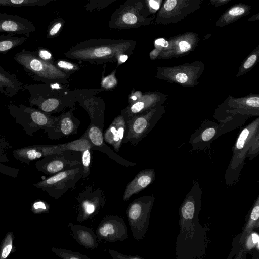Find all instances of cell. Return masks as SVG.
Masks as SVG:
<instances>
[{"instance_id": "obj_1", "label": "cell", "mask_w": 259, "mask_h": 259, "mask_svg": "<svg viewBox=\"0 0 259 259\" xmlns=\"http://www.w3.org/2000/svg\"><path fill=\"white\" fill-rule=\"evenodd\" d=\"M202 190L198 182L193 183L179 208L180 232L176 242L178 259H199L208 247V226L199 222Z\"/></svg>"}, {"instance_id": "obj_2", "label": "cell", "mask_w": 259, "mask_h": 259, "mask_svg": "<svg viewBox=\"0 0 259 259\" xmlns=\"http://www.w3.org/2000/svg\"><path fill=\"white\" fill-rule=\"evenodd\" d=\"M137 41L131 39H91L78 42L66 52L65 56L73 60L93 64L117 62L119 56H131Z\"/></svg>"}, {"instance_id": "obj_3", "label": "cell", "mask_w": 259, "mask_h": 259, "mask_svg": "<svg viewBox=\"0 0 259 259\" xmlns=\"http://www.w3.org/2000/svg\"><path fill=\"white\" fill-rule=\"evenodd\" d=\"M233 155L225 172L226 183L231 186L239 180L246 158L253 159L259 152V118L240 132L233 149Z\"/></svg>"}, {"instance_id": "obj_4", "label": "cell", "mask_w": 259, "mask_h": 259, "mask_svg": "<svg viewBox=\"0 0 259 259\" xmlns=\"http://www.w3.org/2000/svg\"><path fill=\"white\" fill-rule=\"evenodd\" d=\"M14 59L34 80L48 84L65 83L69 77L54 63L40 59L35 51L23 49L15 55Z\"/></svg>"}, {"instance_id": "obj_5", "label": "cell", "mask_w": 259, "mask_h": 259, "mask_svg": "<svg viewBox=\"0 0 259 259\" xmlns=\"http://www.w3.org/2000/svg\"><path fill=\"white\" fill-rule=\"evenodd\" d=\"M155 17L144 0H126L110 16L108 27L118 30L137 28L152 24Z\"/></svg>"}, {"instance_id": "obj_6", "label": "cell", "mask_w": 259, "mask_h": 259, "mask_svg": "<svg viewBox=\"0 0 259 259\" xmlns=\"http://www.w3.org/2000/svg\"><path fill=\"white\" fill-rule=\"evenodd\" d=\"M8 108L16 123L21 125L25 133L29 136L40 129L55 130L57 127L58 118L32 106L9 105Z\"/></svg>"}, {"instance_id": "obj_7", "label": "cell", "mask_w": 259, "mask_h": 259, "mask_svg": "<svg viewBox=\"0 0 259 259\" xmlns=\"http://www.w3.org/2000/svg\"><path fill=\"white\" fill-rule=\"evenodd\" d=\"M165 112V106L161 105L125 120L127 127L122 142L131 145L138 144L151 132Z\"/></svg>"}, {"instance_id": "obj_8", "label": "cell", "mask_w": 259, "mask_h": 259, "mask_svg": "<svg viewBox=\"0 0 259 259\" xmlns=\"http://www.w3.org/2000/svg\"><path fill=\"white\" fill-rule=\"evenodd\" d=\"M204 70V64L197 60L177 66L158 67L155 77L170 83L193 87L199 83Z\"/></svg>"}, {"instance_id": "obj_9", "label": "cell", "mask_w": 259, "mask_h": 259, "mask_svg": "<svg viewBox=\"0 0 259 259\" xmlns=\"http://www.w3.org/2000/svg\"><path fill=\"white\" fill-rule=\"evenodd\" d=\"M223 114L224 117L220 120L223 123H233L238 116H244L248 118L252 116L259 115V97L258 94H250L241 98H234L229 96L215 111V115Z\"/></svg>"}, {"instance_id": "obj_10", "label": "cell", "mask_w": 259, "mask_h": 259, "mask_svg": "<svg viewBox=\"0 0 259 259\" xmlns=\"http://www.w3.org/2000/svg\"><path fill=\"white\" fill-rule=\"evenodd\" d=\"M83 168L80 164L69 169L53 175L34 184V186L46 191L55 199H58L68 190L74 188L82 178Z\"/></svg>"}, {"instance_id": "obj_11", "label": "cell", "mask_w": 259, "mask_h": 259, "mask_svg": "<svg viewBox=\"0 0 259 259\" xmlns=\"http://www.w3.org/2000/svg\"><path fill=\"white\" fill-rule=\"evenodd\" d=\"M155 200L153 195H145L134 200L127 209L126 214L133 237L141 240L147 232Z\"/></svg>"}, {"instance_id": "obj_12", "label": "cell", "mask_w": 259, "mask_h": 259, "mask_svg": "<svg viewBox=\"0 0 259 259\" xmlns=\"http://www.w3.org/2000/svg\"><path fill=\"white\" fill-rule=\"evenodd\" d=\"M203 0H164L155 17L156 22L166 25L182 21L198 10Z\"/></svg>"}, {"instance_id": "obj_13", "label": "cell", "mask_w": 259, "mask_h": 259, "mask_svg": "<svg viewBox=\"0 0 259 259\" xmlns=\"http://www.w3.org/2000/svg\"><path fill=\"white\" fill-rule=\"evenodd\" d=\"M76 202L78 211L76 219L82 222L96 215L105 204L106 199L100 188L95 189L89 185L79 193Z\"/></svg>"}, {"instance_id": "obj_14", "label": "cell", "mask_w": 259, "mask_h": 259, "mask_svg": "<svg viewBox=\"0 0 259 259\" xmlns=\"http://www.w3.org/2000/svg\"><path fill=\"white\" fill-rule=\"evenodd\" d=\"M168 45L158 57L168 59L185 56L194 50L199 41L198 34L192 32H185L168 39Z\"/></svg>"}, {"instance_id": "obj_15", "label": "cell", "mask_w": 259, "mask_h": 259, "mask_svg": "<svg viewBox=\"0 0 259 259\" xmlns=\"http://www.w3.org/2000/svg\"><path fill=\"white\" fill-rule=\"evenodd\" d=\"M96 235L100 240L109 242L123 241L128 237L127 228L122 218L108 215L98 225Z\"/></svg>"}, {"instance_id": "obj_16", "label": "cell", "mask_w": 259, "mask_h": 259, "mask_svg": "<svg viewBox=\"0 0 259 259\" xmlns=\"http://www.w3.org/2000/svg\"><path fill=\"white\" fill-rule=\"evenodd\" d=\"M229 128L225 124H217L211 121L201 124L198 130L191 136L189 143L192 150H203L209 147L210 144Z\"/></svg>"}, {"instance_id": "obj_17", "label": "cell", "mask_w": 259, "mask_h": 259, "mask_svg": "<svg viewBox=\"0 0 259 259\" xmlns=\"http://www.w3.org/2000/svg\"><path fill=\"white\" fill-rule=\"evenodd\" d=\"M64 152L48 155L38 160L36 162L37 169L47 175H54L81 164L79 157L70 158Z\"/></svg>"}, {"instance_id": "obj_18", "label": "cell", "mask_w": 259, "mask_h": 259, "mask_svg": "<svg viewBox=\"0 0 259 259\" xmlns=\"http://www.w3.org/2000/svg\"><path fill=\"white\" fill-rule=\"evenodd\" d=\"M167 95L158 92H148L142 95L136 102L130 104L121 111L125 120L144 111L163 105L167 100Z\"/></svg>"}, {"instance_id": "obj_19", "label": "cell", "mask_w": 259, "mask_h": 259, "mask_svg": "<svg viewBox=\"0 0 259 259\" xmlns=\"http://www.w3.org/2000/svg\"><path fill=\"white\" fill-rule=\"evenodd\" d=\"M65 151H67L66 143L53 145H35L27 146L15 149L13 153L16 159L28 164L36 159Z\"/></svg>"}, {"instance_id": "obj_20", "label": "cell", "mask_w": 259, "mask_h": 259, "mask_svg": "<svg viewBox=\"0 0 259 259\" xmlns=\"http://www.w3.org/2000/svg\"><path fill=\"white\" fill-rule=\"evenodd\" d=\"M36 30V27L26 18L0 13V32L21 34L28 37Z\"/></svg>"}, {"instance_id": "obj_21", "label": "cell", "mask_w": 259, "mask_h": 259, "mask_svg": "<svg viewBox=\"0 0 259 259\" xmlns=\"http://www.w3.org/2000/svg\"><path fill=\"white\" fill-rule=\"evenodd\" d=\"M155 178V171L152 168L140 171L127 185L122 199L128 201L136 194L151 184Z\"/></svg>"}, {"instance_id": "obj_22", "label": "cell", "mask_w": 259, "mask_h": 259, "mask_svg": "<svg viewBox=\"0 0 259 259\" xmlns=\"http://www.w3.org/2000/svg\"><path fill=\"white\" fill-rule=\"evenodd\" d=\"M259 236L258 233L253 230L240 244L232 243V249L228 258L235 255V258H246L248 253L252 254L255 257V252L258 253Z\"/></svg>"}, {"instance_id": "obj_23", "label": "cell", "mask_w": 259, "mask_h": 259, "mask_svg": "<svg viewBox=\"0 0 259 259\" xmlns=\"http://www.w3.org/2000/svg\"><path fill=\"white\" fill-rule=\"evenodd\" d=\"M126 121L120 114L116 117L106 131L104 139L118 152L126 131Z\"/></svg>"}, {"instance_id": "obj_24", "label": "cell", "mask_w": 259, "mask_h": 259, "mask_svg": "<svg viewBox=\"0 0 259 259\" xmlns=\"http://www.w3.org/2000/svg\"><path fill=\"white\" fill-rule=\"evenodd\" d=\"M67 226L75 241L82 246L91 249L98 247L97 237L93 230L86 226L69 223Z\"/></svg>"}, {"instance_id": "obj_25", "label": "cell", "mask_w": 259, "mask_h": 259, "mask_svg": "<svg viewBox=\"0 0 259 259\" xmlns=\"http://www.w3.org/2000/svg\"><path fill=\"white\" fill-rule=\"evenodd\" d=\"M251 7L248 5L238 3L229 8L218 19L217 27H224L231 24L249 14Z\"/></svg>"}, {"instance_id": "obj_26", "label": "cell", "mask_w": 259, "mask_h": 259, "mask_svg": "<svg viewBox=\"0 0 259 259\" xmlns=\"http://www.w3.org/2000/svg\"><path fill=\"white\" fill-rule=\"evenodd\" d=\"M20 90H24L23 84L18 80L17 75L0 66V92L7 97H13Z\"/></svg>"}, {"instance_id": "obj_27", "label": "cell", "mask_w": 259, "mask_h": 259, "mask_svg": "<svg viewBox=\"0 0 259 259\" xmlns=\"http://www.w3.org/2000/svg\"><path fill=\"white\" fill-rule=\"evenodd\" d=\"M259 227V196L256 199L251 211L247 219L241 233L233 239L232 243L240 244L245 237L254 229Z\"/></svg>"}, {"instance_id": "obj_28", "label": "cell", "mask_w": 259, "mask_h": 259, "mask_svg": "<svg viewBox=\"0 0 259 259\" xmlns=\"http://www.w3.org/2000/svg\"><path fill=\"white\" fill-rule=\"evenodd\" d=\"M27 40V37L14 36L12 34L0 35V53L6 54Z\"/></svg>"}, {"instance_id": "obj_29", "label": "cell", "mask_w": 259, "mask_h": 259, "mask_svg": "<svg viewBox=\"0 0 259 259\" xmlns=\"http://www.w3.org/2000/svg\"><path fill=\"white\" fill-rule=\"evenodd\" d=\"M58 0H0V6L33 7L44 6Z\"/></svg>"}, {"instance_id": "obj_30", "label": "cell", "mask_w": 259, "mask_h": 259, "mask_svg": "<svg viewBox=\"0 0 259 259\" xmlns=\"http://www.w3.org/2000/svg\"><path fill=\"white\" fill-rule=\"evenodd\" d=\"M258 58L259 46L258 45L242 62L236 76L243 75L248 72L257 63Z\"/></svg>"}, {"instance_id": "obj_31", "label": "cell", "mask_w": 259, "mask_h": 259, "mask_svg": "<svg viewBox=\"0 0 259 259\" xmlns=\"http://www.w3.org/2000/svg\"><path fill=\"white\" fill-rule=\"evenodd\" d=\"M87 138L93 147H101L104 145V137L100 127L93 125L88 130ZM92 147V148H93Z\"/></svg>"}, {"instance_id": "obj_32", "label": "cell", "mask_w": 259, "mask_h": 259, "mask_svg": "<svg viewBox=\"0 0 259 259\" xmlns=\"http://www.w3.org/2000/svg\"><path fill=\"white\" fill-rule=\"evenodd\" d=\"M67 151L81 152L86 149H91L93 145L87 136L79 139L66 143Z\"/></svg>"}, {"instance_id": "obj_33", "label": "cell", "mask_w": 259, "mask_h": 259, "mask_svg": "<svg viewBox=\"0 0 259 259\" xmlns=\"http://www.w3.org/2000/svg\"><path fill=\"white\" fill-rule=\"evenodd\" d=\"M60 104V100L56 97H54L42 101L35 106L38 109L49 114L56 111Z\"/></svg>"}, {"instance_id": "obj_34", "label": "cell", "mask_w": 259, "mask_h": 259, "mask_svg": "<svg viewBox=\"0 0 259 259\" xmlns=\"http://www.w3.org/2000/svg\"><path fill=\"white\" fill-rule=\"evenodd\" d=\"M85 9L88 12L103 10L117 0H84Z\"/></svg>"}, {"instance_id": "obj_35", "label": "cell", "mask_w": 259, "mask_h": 259, "mask_svg": "<svg viewBox=\"0 0 259 259\" xmlns=\"http://www.w3.org/2000/svg\"><path fill=\"white\" fill-rule=\"evenodd\" d=\"M13 239V232L7 233L0 247V259H6L9 255L12 249Z\"/></svg>"}, {"instance_id": "obj_36", "label": "cell", "mask_w": 259, "mask_h": 259, "mask_svg": "<svg viewBox=\"0 0 259 259\" xmlns=\"http://www.w3.org/2000/svg\"><path fill=\"white\" fill-rule=\"evenodd\" d=\"M65 23V21L61 18L53 20L48 28L47 37L54 38L57 37L62 30Z\"/></svg>"}, {"instance_id": "obj_37", "label": "cell", "mask_w": 259, "mask_h": 259, "mask_svg": "<svg viewBox=\"0 0 259 259\" xmlns=\"http://www.w3.org/2000/svg\"><path fill=\"white\" fill-rule=\"evenodd\" d=\"M64 135H69L74 133L75 127L71 118L69 115H64L58 119L57 127Z\"/></svg>"}, {"instance_id": "obj_38", "label": "cell", "mask_w": 259, "mask_h": 259, "mask_svg": "<svg viewBox=\"0 0 259 259\" xmlns=\"http://www.w3.org/2000/svg\"><path fill=\"white\" fill-rule=\"evenodd\" d=\"M52 250L58 256L63 259H90L88 256L79 252L68 249L53 247Z\"/></svg>"}, {"instance_id": "obj_39", "label": "cell", "mask_w": 259, "mask_h": 259, "mask_svg": "<svg viewBox=\"0 0 259 259\" xmlns=\"http://www.w3.org/2000/svg\"><path fill=\"white\" fill-rule=\"evenodd\" d=\"M168 45V39L164 38H158L155 40L154 42V49H153L149 53V56L151 60H154L158 58V57L161 52Z\"/></svg>"}, {"instance_id": "obj_40", "label": "cell", "mask_w": 259, "mask_h": 259, "mask_svg": "<svg viewBox=\"0 0 259 259\" xmlns=\"http://www.w3.org/2000/svg\"><path fill=\"white\" fill-rule=\"evenodd\" d=\"M81 152V164L83 168L82 178H86L90 173L91 160V149H88Z\"/></svg>"}, {"instance_id": "obj_41", "label": "cell", "mask_w": 259, "mask_h": 259, "mask_svg": "<svg viewBox=\"0 0 259 259\" xmlns=\"http://www.w3.org/2000/svg\"><path fill=\"white\" fill-rule=\"evenodd\" d=\"M50 208V206L47 202L37 200L32 204L31 210L34 214L48 213Z\"/></svg>"}, {"instance_id": "obj_42", "label": "cell", "mask_w": 259, "mask_h": 259, "mask_svg": "<svg viewBox=\"0 0 259 259\" xmlns=\"http://www.w3.org/2000/svg\"><path fill=\"white\" fill-rule=\"evenodd\" d=\"M115 72L116 70H114L112 73L102 78L101 85L103 88L111 90L116 86L117 81L115 77Z\"/></svg>"}, {"instance_id": "obj_43", "label": "cell", "mask_w": 259, "mask_h": 259, "mask_svg": "<svg viewBox=\"0 0 259 259\" xmlns=\"http://www.w3.org/2000/svg\"><path fill=\"white\" fill-rule=\"evenodd\" d=\"M56 66L64 72H74L79 69V66L72 62L63 60H58Z\"/></svg>"}, {"instance_id": "obj_44", "label": "cell", "mask_w": 259, "mask_h": 259, "mask_svg": "<svg viewBox=\"0 0 259 259\" xmlns=\"http://www.w3.org/2000/svg\"><path fill=\"white\" fill-rule=\"evenodd\" d=\"M145 3L152 15H154L159 10L163 0H144Z\"/></svg>"}, {"instance_id": "obj_45", "label": "cell", "mask_w": 259, "mask_h": 259, "mask_svg": "<svg viewBox=\"0 0 259 259\" xmlns=\"http://www.w3.org/2000/svg\"><path fill=\"white\" fill-rule=\"evenodd\" d=\"M36 52L38 56L42 60L54 63L53 55L48 50L42 48H39Z\"/></svg>"}, {"instance_id": "obj_46", "label": "cell", "mask_w": 259, "mask_h": 259, "mask_svg": "<svg viewBox=\"0 0 259 259\" xmlns=\"http://www.w3.org/2000/svg\"><path fill=\"white\" fill-rule=\"evenodd\" d=\"M108 252L113 259H143V257L138 255H131L122 254L112 249H109Z\"/></svg>"}, {"instance_id": "obj_47", "label": "cell", "mask_w": 259, "mask_h": 259, "mask_svg": "<svg viewBox=\"0 0 259 259\" xmlns=\"http://www.w3.org/2000/svg\"><path fill=\"white\" fill-rule=\"evenodd\" d=\"M143 94L141 91H136L130 96L128 101L130 104H133L137 101L142 96Z\"/></svg>"}, {"instance_id": "obj_48", "label": "cell", "mask_w": 259, "mask_h": 259, "mask_svg": "<svg viewBox=\"0 0 259 259\" xmlns=\"http://www.w3.org/2000/svg\"><path fill=\"white\" fill-rule=\"evenodd\" d=\"M129 56L127 54H122L119 56L117 61L118 65L124 63L128 59Z\"/></svg>"}, {"instance_id": "obj_49", "label": "cell", "mask_w": 259, "mask_h": 259, "mask_svg": "<svg viewBox=\"0 0 259 259\" xmlns=\"http://www.w3.org/2000/svg\"><path fill=\"white\" fill-rule=\"evenodd\" d=\"M232 0H217L215 3L214 4V6L215 8L224 5Z\"/></svg>"}, {"instance_id": "obj_50", "label": "cell", "mask_w": 259, "mask_h": 259, "mask_svg": "<svg viewBox=\"0 0 259 259\" xmlns=\"http://www.w3.org/2000/svg\"><path fill=\"white\" fill-rule=\"evenodd\" d=\"M211 4L213 5L215 3V2L217 1V0H209Z\"/></svg>"}]
</instances>
